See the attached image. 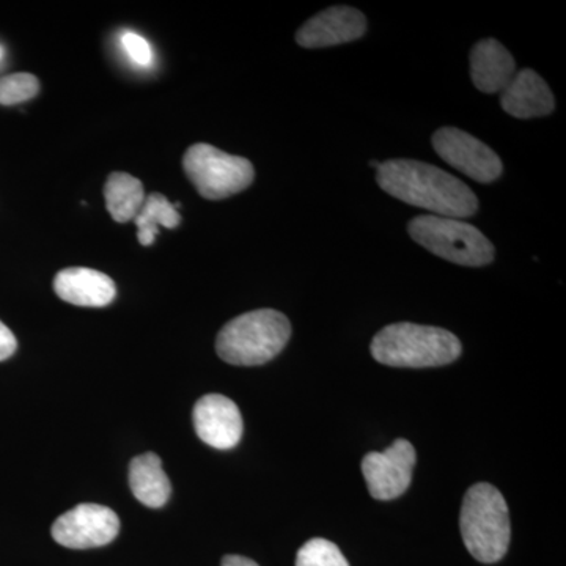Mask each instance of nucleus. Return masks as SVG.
Returning a JSON list of instances; mask_svg holds the SVG:
<instances>
[{
    "mask_svg": "<svg viewBox=\"0 0 566 566\" xmlns=\"http://www.w3.org/2000/svg\"><path fill=\"white\" fill-rule=\"evenodd\" d=\"M196 433L212 449L229 450L243 438L244 423L240 408L219 394L205 395L193 408Z\"/></svg>",
    "mask_w": 566,
    "mask_h": 566,
    "instance_id": "nucleus-10",
    "label": "nucleus"
},
{
    "mask_svg": "<svg viewBox=\"0 0 566 566\" xmlns=\"http://www.w3.org/2000/svg\"><path fill=\"white\" fill-rule=\"evenodd\" d=\"M17 337H14V334L11 333L6 324L0 322V363L13 356L14 352H17Z\"/></svg>",
    "mask_w": 566,
    "mask_h": 566,
    "instance_id": "nucleus-21",
    "label": "nucleus"
},
{
    "mask_svg": "<svg viewBox=\"0 0 566 566\" xmlns=\"http://www.w3.org/2000/svg\"><path fill=\"white\" fill-rule=\"evenodd\" d=\"M292 324L281 312L260 308L237 316L216 338V352L227 364L253 367L273 360L289 344Z\"/></svg>",
    "mask_w": 566,
    "mask_h": 566,
    "instance_id": "nucleus-3",
    "label": "nucleus"
},
{
    "mask_svg": "<svg viewBox=\"0 0 566 566\" xmlns=\"http://www.w3.org/2000/svg\"><path fill=\"white\" fill-rule=\"evenodd\" d=\"M180 203H170L163 193L153 192L145 197L140 211L134 218L137 226V240L142 245L155 243L159 226L166 229H175L180 226L181 216L177 208Z\"/></svg>",
    "mask_w": 566,
    "mask_h": 566,
    "instance_id": "nucleus-17",
    "label": "nucleus"
},
{
    "mask_svg": "<svg viewBox=\"0 0 566 566\" xmlns=\"http://www.w3.org/2000/svg\"><path fill=\"white\" fill-rule=\"evenodd\" d=\"M376 170V181L382 191L434 216L464 219L479 210L475 193L439 167L412 159H390Z\"/></svg>",
    "mask_w": 566,
    "mask_h": 566,
    "instance_id": "nucleus-1",
    "label": "nucleus"
},
{
    "mask_svg": "<svg viewBox=\"0 0 566 566\" xmlns=\"http://www.w3.org/2000/svg\"><path fill=\"white\" fill-rule=\"evenodd\" d=\"M370 352L389 367L427 368L455 363L463 348L457 335L441 327L395 323L375 335Z\"/></svg>",
    "mask_w": 566,
    "mask_h": 566,
    "instance_id": "nucleus-2",
    "label": "nucleus"
},
{
    "mask_svg": "<svg viewBox=\"0 0 566 566\" xmlns=\"http://www.w3.org/2000/svg\"><path fill=\"white\" fill-rule=\"evenodd\" d=\"M40 92V81L31 73H14L0 80V104L14 106L35 98Z\"/></svg>",
    "mask_w": 566,
    "mask_h": 566,
    "instance_id": "nucleus-19",
    "label": "nucleus"
},
{
    "mask_svg": "<svg viewBox=\"0 0 566 566\" xmlns=\"http://www.w3.org/2000/svg\"><path fill=\"white\" fill-rule=\"evenodd\" d=\"M54 292L80 307H106L117 296V286L109 275L91 268H66L55 275Z\"/></svg>",
    "mask_w": 566,
    "mask_h": 566,
    "instance_id": "nucleus-12",
    "label": "nucleus"
},
{
    "mask_svg": "<svg viewBox=\"0 0 566 566\" xmlns=\"http://www.w3.org/2000/svg\"><path fill=\"white\" fill-rule=\"evenodd\" d=\"M461 535L469 554L482 564L504 558L512 538L504 495L490 483H476L464 495L460 515Z\"/></svg>",
    "mask_w": 566,
    "mask_h": 566,
    "instance_id": "nucleus-4",
    "label": "nucleus"
},
{
    "mask_svg": "<svg viewBox=\"0 0 566 566\" xmlns=\"http://www.w3.org/2000/svg\"><path fill=\"white\" fill-rule=\"evenodd\" d=\"M296 566H349L337 545L329 539L314 538L301 547Z\"/></svg>",
    "mask_w": 566,
    "mask_h": 566,
    "instance_id": "nucleus-18",
    "label": "nucleus"
},
{
    "mask_svg": "<svg viewBox=\"0 0 566 566\" xmlns=\"http://www.w3.org/2000/svg\"><path fill=\"white\" fill-rule=\"evenodd\" d=\"M416 243L447 262L485 266L494 260V245L471 223L442 216H417L408 226Z\"/></svg>",
    "mask_w": 566,
    "mask_h": 566,
    "instance_id": "nucleus-5",
    "label": "nucleus"
},
{
    "mask_svg": "<svg viewBox=\"0 0 566 566\" xmlns=\"http://www.w3.org/2000/svg\"><path fill=\"white\" fill-rule=\"evenodd\" d=\"M182 167L200 196L208 200H222L244 191L255 178L251 161L210 144L189 147Z\"/></svg>",
    "mask_w": 566,
    "mask_h": 566,
    "instance_id": "nucleus-6",
    "label": "nucleus"
},
{
    "mask_svg": "<svg viewBox=\"0 0 566 566\" xmlns=\"http://www.w3.org/2000/svg\"><path fill=\"white\" fill-rule=\"evenodd\" d=\"M416 450L406 439H397L385 452L364 457L363 472L368 493L378 501H392L406 493L412 480Z\"/></svg>",
    "mask_w": 566,
    "mask_h": 566,
    "instance_id": "nucleus-9",
    "label": "nucleus"
},
{
    "mask_svg": "<svg viewBox=\"0 0 566 566\" xmlns=\"http://www.w3.org/2000/svg\"><path fill=\"white\" fill-rule=\"evenodd\" d=\"M222 566H259V564L243 556H226L222 558Z\"/></svg>",
    "mask_w": 566,
    "mask_h": 566,
    "instance_id": "nucleus-22",
    "label": "nucleus"
},
{
    "mask_svg": "<svg viewBox=\"0 0 566 566\" xmlns=\"http://www.w3.org/2000/svg\"><path fill=\"white\" fill-rule=\"evenodd\" d=\"M122 46L128 57L139 66H151L153 50L150 43L136 32H125L122 35Z\"/></svg>",
    "mask_w": 566,
    "mask_h": 566,
    "instance_id": "nucleus-20",
    "label": "nucleus"
},
{
    "mask_svg": "<svg viewBox=\"0 0 566 566\" xmlns=\"http://www.w3.org/2000/svg\"><path fill=\"white\" fill-rule=\"evenodd\" d=\"M515 59L497 40H482L471 52V77L480 92L497 93L515 76Z\"/></svg>",
    "mask_w": 566,
    "mask_h": 566,
    "instance_id": "nucleus-14",
    "label": "nucleus"
},
{
    "mask_svg": "<svg viewBox=\"0 0 566 566\" xmlns=\"http://www.w3.org/2000/svg\"><path fill=\"white\" fill-rule=\"evenodd\" d=\"M107 211L115 222L134 221L145 202L144 185L133 175L114 172L104 186Z\"/></svg>",
    "mask_w": 566,
    "mask_h": 566,
    "instance_id": "nucleus-16",
    "label": "nucleus"
},
{
    "mask_svg": "<svg viewBox=\"0 0 566 566\" xmlns=\"http://www.w3.org/2000/svg\"><path fill=\"white\" fill-rule=\"evenodd\" d=\"M434 151L449 166L476 182H493L504 170L501 158L482 140L457 128H442L433 136Z\"/></svg>",
    "mask_w": 566,
    "mask_h": 566,
    "instance_id": "nucleus-8",
    "label": "nucleus"
},
{
    "mask_svg": "<svg viewBox=\"0 0 566 566\" xmlns=\"http://www.w3.org/2000/svg\"><path fill=\"white\" fill-rule=\"evenodd\" d=\"M52 536L70 549H92L109 545L120 532V520L109 506L81 504L63 513L52 524Z\"/></svg>",
    "mask_w": 566,
    "mask_h": 566,
    "instance_id": "nucleus-7",
    "label": "nucleus"
},
{
    "mask_svg": "<svg viewBox=\"0 0 566 566\" xmlns=\"http://www.w3.org/2000/svg\"><path fill=\"white\" fill-rule=\"evenodd\" d=\"M129 486L137 501L150 509H161L170 497L169 476L163 469L161 458L156 453H144L134 458L129 465Z\"/></svg>",
    "mask_w": 566,
    "mask_h": 566,
    "instance_id": "nucleus-15",
    "label": "nucleus"
},
{
    "mask_svg": "<svg viewBox=\"0 0 566 566\" xmlns=\"http://www.w3.org/2000/svg\"><path fill=\"white\" fill-rule=\"evenodd\" d=\"M370 166H374L375 169H378L379 166H381V163L378 161H370Z\"/></svg>",
    "mask_w": 566,
    "mask_h": 566,
    "instance_id": "nucleus-23",
    "label": "nucleus"
},
{
    "mask_svg": "<svg viewBox=\"0 0 566 566\" xmlns=\"http://www.w3.org/2000/svg\"><path fill=\"white\" fill-rule=\"evenodd\" d=\"M367 31V20L359 10L352 7H331L311 18L296 33L300 46L316 48L337 46L360 39Z\"/></svg>",
    "mask_w": 566,
    "mask_h": 566,
    "instance_id": "nucleus-11",
    "label": "nucleus"
},
{
    "mask_svg": "<svg viewBox=\"0 0 566 566\" xmlns=\"http://www.w3.org/2000/svg\"><path fill=\"white\" fill-rule=\"evenodd\" d=\"M2 57H3V50H2V48H0V61H2Z\"/></svg>",
    "mask_w": 566,
    "mask_h": 566,
    "instance_id": "nucleus-24",
    "label": "nucleus"
},
{
    "mask_svg": "<svg viewBox=\"0 0 566 566\" xmlns=\"http://www.w3.org/2000/svg\"><path fill=\"white\" fill-rule=\"evenodd\" d=\"M501 93L502 107L506 114L523 120L545 117L556 107L553 92L534 70L517 71Z\"/></svg>",
    "mask_w": 566,
    "mask_h": 566,
    "instance_id": "nucleus-13",
    "label": "nucleus"
}]
</instances>
